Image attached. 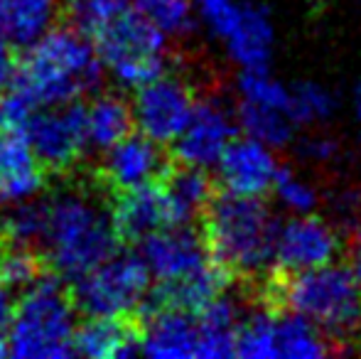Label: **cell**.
<instances>
[{
  "label": "cell",
  "instance_id": "obj_3",
  "mask_svg": "<svg viewBox=\"0 0 361 359\" xmlns=\"http://www.w3.org/2000/svg\"><path fill=\"white\" fill-rule=\"evenodd\" d=\"M202 219L207 251L228 276H258L273 264L278 221L263 197L224 192L219 200H209Z\"/></svg>",
  "mask_w": 361,
  "mask_h": 359
},
{
  "label": "cell",
  "instance_id": "obj_25",
  "mask_svg": "<svg viewBox=\"0 0 361 359\" xmlns=\"http://www.w3.org/2000/svg\"><path fill=\"white\" fill-rule=\"evenodd\" d=\"M329 355V337L307 317L288 310L276 317V359H319Z\"/></svg>",
  "mask_w": 361,
  "mask_h": 359
},
{
  "label": "cell",
  "instance_id": "obj_19",
  "mask_svg": "<svg viewBox=\"0 0 361 359\" xmlns=\"http://www.w3.org/2000/svg\"><path fill=\"white\" fill-rule=\"evenodd\" d=\"M143 317L140 352L155 359L197 357V317L185 310H152Z\"/></svg>",
  "mask_w": 361,
  "mask_h": 359
},
{
  "label": "cell",
  "instance_id": "obj_13",
  "mask_svg": "<svg viewBox=\"0 0 361 359\" xmlns=\"http://www.w3.org/2000/svg\"><path fill=\"white\" fill-rule=\"evenodd\" d=\"M342 254V239L334 224L324 221L314 212L293 214L278 224L273 244V264L286 273H298L332 264Z\"/></svg>",
  "mask_w": 361,
  "mask_h": 359
},
{
  "label": "cell",
  "instance_id": "obj_22",
  "mask_svg": "<svg viewBox=\"0 0 361 359\" xmlns=\"http://www.w3.org/2000/svg\"><path fill=\"white\" fill-rule=\"evenodd\" d=\"M57 10V0H0V37L25 49L52 28Z\"/></svg>",
  "mask_w": 361,
  "mask_h": 359
},
{
  "label": "cell",
  "instance_id": "obj_15",
  "mask_svg": "<svg viewBox=\"0 0 361 359\" xmlns=\"http://www.w3.org/2000/svg\"><path fill=\"white\" fill-rule=\"evenodd\" d=\"M214 168L224 192L241 197H263L271 192L281 165H278L276 148L251 135H241V138L233 135Z\"/></svg>",
  "mask_w": 361,
  "mask_h": 359
},
{
  "label": "cell",
  "instance_id": "obj_1",
  "mask_svg": "<svg viewBox=\"0 0 361 359\" xmlns=\"http://www.w3.org/2000/svg\"><path fill=\"white\" fill-rule=\"evenodd\" d=\"M94 190L96 185L89 175V185H74L69 192L54 195L47 202L42 251L49 266L69 283L123 249L111 224L109 200L99 197V202H94Z\"/></svg>",
  "mask_w": 361,
  "mask_h": 359
},
{
  "label": "cell",
  "instance_id": "obj_16",
  "mask_svg": "<svg viewBox=\"0 0 361 359\" xmlns=\"http://www.w3.org/2000/svg\"><path fill=\"white\" fill-rule=\"evenodd\" d=\"M138 244L140 259L145 261L147 271L155 281L185 276V273L202 269L212 261L202 234L192 229L190 224L157 229L147 234L145 239H140Z\"/></svg>",
  "mask_w": 361,
  "mask_h": 359
},
{
  "label": "cell",
  "instance_id": "obj_4",
  "mask_svg": "<svg viewBox=\"0 0 361 359\" xmlns=\"http://www.w3.org/2000/svg\"><path fill=\"white\" fill-rule=\"evenodd\" d=\"M76 305L69 281L49 271L20 293L10 322V355L13 357H74L72 330Z\"/></svg>",
  "mask_w": 361,
  "mask_h": 359
},
{
  "label": "cell",
  "instance_id": "obj_21",
  "mask_svg": "<svg viewBox=\"0 0 361 359\" xmlns=\"http://www.w3.org/2000/svg\"><path fill=\"white\" fill-rule=\"evenodd\" d=\"M197 317V359H226L233 357L236 330L243 312L236 298L219 293L212 298Z\"/></svg>",
  "mask_w": 361,
  "mask_h": 359
},
{
  "label": "cell",
  "instance_id": "obj_24",
  "mask_svg": "<svg viewBox=\"0 0 361 359\" xmlns=\"http://www.w3.org/2000/svg\"><path fill=\"white\" fill-rule=\"evenodd\" d=\"M86 123H89V143L104 150L135 130L133 109L118 94L96 96L86 106Z\"/></svg>",
  "mask_w": 361,
  "mask_h": 359
},
{
  "label": "cell",
  "instance_id": "obj_10",
  "mask_svg": "<svg viewBox=\"0 0 361 359\" xmlns=\"http://www.w3.org/2000/svg\"><path fill=\"white\" fill-rule=\"evenodd\" d=\"M133 109L135 128L155 143L170 145L187 126L195 109V89L180 74H157L155 79L135 87Z\"/></svg>",
  "mask_w": 361,
  "mask_h": 359
},
{
  "label": "cell",
  "instance_id": "obj_12",
  "mask_svg": "<svg viewBox=\"0 0 361 359\" xmlns=\"http://www.w3.org/2000/svg\"><path fill=\"white\" fill-rule=\"evenodd\" d=\"M170 165L172 163L165 153V145L155 143L135 128L133 133L106 148L104 160L89 175L94 185L109 197L114 192L128 190V187L160 180Z\"/></svg>",
  "mask_w": 361,
  "mask_h": 359
},
{
  "label": "cell",
  "instance_id": "obj_17",
  "mask_svg": "<svg viewBox=\"0 0 361 359\" xmlns=\"http://www.w3.org/2000/svg\"><path fill=\"white\" fill-rule=\"evenodd\" d=\"M140 335L143 317L138 310L86 315V320L72 330V350L81 357H130L140 352Z\"/></svg>",
  "mask_w": 361,
  "mask_h": 359
},
{
  "label": "cell",
  "instance_id": "obj_23",
  "mask_svg": "<svg viewBox=\"0 0 361 359\" xmlns=\"http://www.w3.org/2000/svg\"><path fill=\"white\" fill-rule=\"evenodd\" d=\"M160 180L170 197L177 224H192L197 217H202L214 195V182L207 175V170L192 168V165L172 163Z\"/></svg>",
  "mask_w": 361,
  "mask_h": 359
},
{
  "label": "cell",
  "instance_id": "obj_18",
  "mask_svg": "<svg viewBox=\"0 0 361 359\" xmlns=\"http://www.w3.org/2000/svg\"><path fill=\"white\" fill-rule=\"evenodd\" d=\"M228 273L216 266L214 261L204 264L202 269L185 273V276L157 281L155 288H147L143 303L135 310L147 315L152 310H185L200 312L212 298L226 291Z\"/></svg>",
  "mask_w": 361,
  "mask_h": 359
},
{
  "label": "cell",
  "instance_id": "obj_7",
  "mask_svg": "<svg viewBox=\"0 0 361 359\" xmlns=\"http://www.w3.org/2000/svg\"><path fill=\"white\" fill-rule=\"evenodd\" d=\"M23 135L49 178H69L89 148L86 104L72 99L52 109L39 106L27 118Z\"/></svg>",
  "mask_w": 361,
  "mask_h": 359
},
{
  "label": "cell",
  "instance_id": "obj_35",
  "mask_svg": "<svg viewBox=\"0 0 361 359\" xmlns=\"http://www.w3.org/2000/svg\"><path fill=\"white\" fill-rule=\"evenodd\" d=\"M13 312H15V298L10 291H5L0 286V332H5L13 322Z\"/></svg>",
  "mask_w": 361,
  "mask_h": 359
},
{
  "label": "cell",
  "instance_id": "obj_37",
  "mask_svg": "<svg viewBox=\"0 0 361 359\" xmlns=\"http://www.w3.org/2000/svg\"><path fill=\"white\" fill-rule=\"evenodd\" d=\"M352 109H354V114H357V118L361 121V82L357 84V89H354V96H352Z\"/></svg>",
  "mask_w": 361,
  "mask_h": 359
},
{
  "label": "cell",
  "instance_id": "obj_32",
  "mask_svg": "<svg viewBox=\"0 0 361 359\" xmlns=\"http://www.w3.org/2000/svg\"><path fill=\"white\" fill-rule=\"evenodd\" d=\"M302 155L312 163H332L339 155V145L329 135H310L302 140Z\"/></svg>",
  "mask_w": 361,
  "mask_h": 359
},
{
  "label": "cell",
  "instance_id": "obj_11",
  "mask_svg": "<svg viewBox=\"0 0 361 359\" xmlns=\"http://www.w3.org/2000/svg\"><path fill=\"white\" fill-rule=\"evenodd\" d=\"M238 130L236 111L219 96L197 99L182 133L172 140V160L180 165L209 170Z\"/></svg>",
  "mask_w": 361,
  "mask_h": 359
},
{
  "label": "cell",
  "instance_id": "obj_30",
  "mask_svg": "<svg viewBox=\"0 0 361 359\" xmlns=\"http://www.w3.org/2000/svg\"><path fill=\"white\" fill-rule=\"evenodd\" d=\"M271 192L276 195V200L281 202L283 209L290 212V214H310V212H314L319 205L317 187L307 178H302L300 173L288 170V168L278 170Z\"/></svg>",
  "mask_w": 361,
  "mask_h": 359
},
{
  "label": "cell",
  "instance_id": "obj_28",
  "mask_svg": "<svg viewBox=\"0 0 361 359\" xmlns=\"http://www.w3.org/2000/svg\"><path fill=\"white\" fill-rule=\"evenodd\" d=\"M44 234H47V202L23 205L0 221V239L13 241V244H44Z\"/></svg>",
  "mask_w": 361,
  "mask_h": 359
},
{
  "label": "cell",
  "instance_id": "obj_2",
  "mask_svg": "<svg viewBox=\"0 0 361 359\" xmlns=\"http://www.w3.org/2000/svg\"><path fill=\"white\" fill-rule=\"evenodd\" d=\"M101 82V62L76 30L57 23L32 44L18 49L10 87L27 94L37 106H59L81 99Z\"/></svg>",
  "mask_w": 361,
  "mask_h": 359
},
{
  "label": "cell",
  "instance_id": "obj_26",
  "mask_svg": "<svg viewBox=\"0 0 361 359\" xmlns=\"http://www.w3.org/2000/svg\"><path fill=\"white\" fill-rule=\"evenodd\" d=\"M236 123L251 138L271 145V148H283L295 138L298 123L288 111L281 109H263V106H251L238 101L236 109Z\"/></svg>",
  "mask_w": 361,
  "mask_h": 359
},
{
  "label": "cell",
  "instance_id": "obj_27",
  "mask_svg": "<svg viewBox=\"0 0 361 359\" xmlns=\"http://www.w3.org/2000/svg\"><path fill=\"white\" fill-rule=\"evenodd\" d=\"M233 357L276 359V315H271L268 310L243 315L236 330Z\"/></svg>",
  "mask_w": 361,
  "mask_h": 359
},
{
  "label": "cell",
  "instance_id": "obj_34",
  "mask_svg": "<svg viewBox=\"0 0 361 359\" xmlns=\"http://www.w3.org/2000/svg\"><path fill=\"white\" fill-rule=\"evenodd\" d=\"M359 195H354V192H342V195L334 200V212L339 214V219H354L357 217V209H359Z\"/></svg>",
  "mask_w": 361,
  "mask_h": 359
},
{
  "label": "cell",
  "instance_id": "obj_8",
  "mask_svg": "<svg viewBox=\"0 0 361 359\" xmlns=\"http://www.w3.org/2000/svg\"><path fill=\"white\" fill-rule=\"evenodd\" d=\"M197 13L238 67L268 69L276 30L266 8L238 0H197Z\"/></svg>",
  "mask_w": 361,
  "mask_h": 359
},
{
  "label": "cell",
  "instance_id": "obj_39",
  "mask_svg": "<svg viewBox=\"0 0 361 359\" xmlns=\"http://www.w3.org/2000/svg\"><path fill=\"white\" fill-rule=\"evenodd\" d=\"M319 3H324V0H319Z\"/></svg>",
  "mask_w": 361,
  "mask_h": 359
},
{
  "label": "cell",
  "instance_id": "obj_9",
  "mask_svg": "<svg viewBox=\"0 0 361 359\" xmlns=\"http://www.w3.org/2000/svg\"><path fill=\"white\" fill-rule=\"evenodd\" d=\"M76 312L111 315L128 312L143 303L150 288V271L135 251H116L111 259L69 283Z\"/></svg>",
  "mask_w": 361,
  "mask_h": 359
},
{
  "label": "cell",
  "instance_id": "obj_31",
  "mask_svg": "<svg viewBox=\"0 0 361 359\" xmlns=\"http://www.w3.org/2000/svg\"><path fill=\"white\" fill-rule=\"evenodd\" d=\"M130 3L165 35H185L195 23L192 0H130Z\"/></svg>",
  "mask_w": 361,
  "mask_h": 359
},
{
  "label": "cell",
  "instance_id": "obj_38",
  "mask_svg": "<svg viewBox=\"0 0 361 359\" xmlns=\"http://www.w3.org/2000/svg\"><path fill=\"white\" fill-rule=\"evenodd\" d=\"M8 355H10L8 340H5V332H0V357H8Z\"/></svg>",
  "mask_w": 361,
  "mask_h": 359
},
{
  "label": "cell",
  "instance_id": "obj_33",
  "mask_svg": "<svg viewBox=\"0 0 361 359\" xmlns=\"http://www.w3.org/2000/svg\"><path fill=\"white\" fill-rule=\"evenodd\" d=\"M15 59H18V49L0 37V94L10 87V79H13L15 72Z\"/></svg>",
  "mask_w": 361,
  "mask_h": 359
},
{
  "label": "cell",
  "instance_id": "obj_29",
  "mask_svg": "<svg viewBox=\"0 0 361 359\" xmlns=\"http://www.w3.org/2000/svg\"><path fill=\"white\" fill-rule=\"evenodd\" d=\"M334 109H337L334 94L319 84H300V87L290 89V114H293L298 128L300 126H317L332 118Z\"/></svg>",
  "mask_w": 361,
  "mask_h": 359
},
{
  "label": "cell",
  "instance_id": "obj_14",
  "mask_svg": "<svg viewBox=\"0 0 361 359\" xmlns=\"http://www.w3.org/2000/svg\"><path fill=\"white\" fill-rule=\"evenodd\" d=\"M109 212L111 224L123 249L135 246L157 229L177 226L162 180H152L109 195Z\"/></svg>",
  "mask_w": 361,
  "mask_h": 359
},
{
  "label": "cell",
  "instance_id": "obj_36",
  "mask_svg": "<svg viewBox=\"0 0 361 359\" xmlns=\"http://www.w3.org/2000/svg\"><path fill=\"white\" fill-rule=\"evenodd\" d=\"M349 269H352L354 278H357L361 286V226L357 229V234H354L352 249H349Z\"/></svg>",
  "mask_w": 361,
  "mask_h": 359
},
{
  "label": "cell",
  "instance_id": "obj_20",
  "mask_svg": "<svg viewBox=\"0 0 361 359\" xmlns=\"http://www.w3.org/2000/svg\"><path fill=\"white\" fill-rule=\"evenodd\" d=\"M49 175L30 150L23 133L0 130V205L27 200L47 187Z\"/></svg>",
  "mask_w": 361,
  "mask_h": 359
},
{
  "label": "cell",
  "instance_id": "obj_5",
  "mask_svg": "<svg viewBox=\"0 0 361 359\" xmlns=\"http://www.w3.org/2000/svg\"><path fill=\"white\" fill-rule=\"evenodd\" d=\"M278 298L327 337L344 340L361 327V286L352 269L337 261L288 273Z\"/></svg>",
  "mask_w": 361,
  "mask_h": 359
},
{
  "label": "cell",
  "instance_id": "obj_6",
  "mask_svg": "<svg viewBox=\"0 0 361 359\" xmlns=\"http://www.w3.org/2000/svg\"><path fill=\"white\" fill-rule=\"evenodd\" d=\"M89 42L99 62L128 87H140L165 72L167 35L130 0L91 32Z\"/></svg>",
  "mask_w": 361,
  "mask_h": 359
}]
</instances>
